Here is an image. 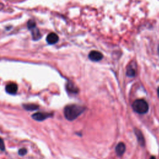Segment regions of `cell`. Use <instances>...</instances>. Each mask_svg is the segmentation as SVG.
<instances>
[{"label": "cell", "mask_w": 159, "mask_h": 159, "mask_svg": "<svg viewBox=\"0 0 159 159\" xmlns=\"http://www.w3.org/2000/svg\"><path fill=\"white\" fill-rule=\"evenodd\" d=\"M158 54H159V45L158 47Z\"/></svg>", "instance_id": "ac0fdd59"}, {"label": "cell", "mask_w": 159, "mask_h": 159, "mask_svg": "<svg viewBox=\"0 0 159 159\" xmlns=\"http://www.w3.org/2000/svg\"><path fill=\"white\" fill-rule=\"evenodd\" d=\"M4 149H5V146L4 144V141L1 137H0V150L4 151Z\"/></svg>", "instance_id": "9a60e30c"}, {"label": "cell", "mask_w": 159, "mask_h": 159, "mask_svg": "<svg viewBox=\"0 0 159 159\" xmlns=\"http://www.w3.org/2000/svg\"><path fill=\"white\" fill-rule=\"evenodd\" d=\"M23 107L28 111H34L39 108V106L35 104H26L23 105Z\"/></svg>", "instance_id": "7c38bea8"}, {"label": "cell", "mask_w": 159, "mask_h": 159, "mask_svg": "<svg viewBox=\"0 0 159 159\" xmlns=\"http://www.w3.org/2000/svg\"><path fill=\"white\" fill-rule=\"evenodd\" d=\"M157 95H158V97L159 98V87L157 88Z\"/></svg>", "instance_id": "2e32d148"}, {"label": "cell", "mask_w": 159, "mask_h": 159, "mask_svg": "<svg viewBox=\"0 0 159 159\" xmlns=\"http://www.w3.org/2000/svg\"><path fill=\"white\" fill-rule=\"evenodd\" d=\"M132 107L136 113L140 114H146L149 111V104L146 100L143 99H139L134 101Z\"/></svg>", "instance_id": "7a4b0ae2"}, {"label": "cell", "mask_w": 159, "mask_h": 159, "mask_svg": "<svg viewBox=\"0 0 159 159\" xmlns=\"http://www.w3.org/2000/svg\"><path fill=\"white\" fill-rule=\"evenodd\" d=\"M52 114L50 113H34V114L32 115V118H33L34 119L38 121H42L47 118H50V116H52Z\"/></svg>", "instance_id": "277c9868"}, {"label": "cell", "mask_w": 159, "mask_h": 159, "mask_svg": "<svg viewBox=\"0 0 159 159\" xmlns=\"http://www.w3.org/2000/svg\"><path fill=\"white\" fill-rule=\"evenodd\" d=\"M85 109V108L80 105H68L64 109V116L67 120L72 121L76 119L79 116H80Z\"/></svg>", "instance_id": "6da1fadb"}, {"label": "cell", "mask_w": 159, "mask_h": 159, "mask_svg": "<svg viewBox=\"0 0 159 159\" xmlns=\"http://www.w3.org/2000/svg\"><path fill=\"white\" fill-rule=\"evenodd\" d=\"M59 36L57 35V34L54 33H51L48 34V35L47 36L46 40L47 42V43L50 45H53L56 44L57 42L59 41Z\"/></svg>", "instance_id": "8992f818"}, {"label": "cell", "mask_w": 159, "mask_h": 159, "mask_svg": "<svg viewBox=\"0 0 159 159\" xmlns=\"http://www.w3.org/2000/svg\"><path fill=\"white\" fill-rule=\"evenodd\" d=\"M67 89L68 92H70L72 93L77 94L78 93L79 89L77 87H76L75 84H73L72 82H68L67 84Z\"/></svg>", "instance_id": "30bf717a"}, {"label": "cell", "mask_w": 159, "mask_h": 159, "mask_svg": "<svg viewBox=\"0 0 159 159\" xmlns=\"http://www.w3.org/2000/svg\"><path fill=\"white\" fill-rule=\"evenodd\" d=\"M31 31L32 37H33V39L34 40H38L41 38L42 35L39 29H38L35 27L34 29H31Z\"/></svg>", "instance_id": "8fae6325"}, {"label": "cell", "mask_w": 159, "mask_h": 159, "mask_svg": "<svg viewBox=\"0 0 159 159\" xmlns=\"http://www.w3.org/2000/svg\"><path fill=\"white\" fill-rule=\"evenodd\" d=\"M27 26H28V29L29 30H31V29H34V28L36 27V24H35V22L34 20L31 19L28 22Z\"/></svg>", "instance_id": "4fadbf2b"}, {"label": "cell", "mask_w": 159, "mask_h": 159, "mask_svg": "<svg viewBox=\"0 0 159 159\" xmlns=\"http://www.w3.org/2000/svg\"><path fill=\"white\" fill-rule=\"evenodd\" d=\"M126 75L128 77H134L136 75V66L133 65V63H131L128 67H127Z\"/></svg>", "instance_id": "ba28073f"}, {"label": "cell", "mask_w": 159, "mask_h": 159, "mask_svg": "<svg viewBox=\"0 0 159 159\" xmlns=\"http://www.w3.org/2000/svg\"><path fill=\"white\" fill-rule=\"evenodd\" d=\"M116 153L118 157H121L126 151V145L123 142H119L116 147Z\"/></svg>", "instance_id": "9c48e42d"}, {"label": "cell", "mask_w": 159, "mask_h": 159, "mask_svg": "<svg viewBox=\"0 0 159 159\" xmlns=\"http://www.w3.org/2000/svg\"><path fill=\"white\" fill-rule=\"evenodd\" d=\"M18 87L16 83H10L8 84L6 87V91L8 93L14 94H16L18 92Z\"/></svg>", "instance_id": "52a82bcc"}, {"label": "cell", "mask_w": 159, "mask_h": 159, "mask_svg": "<svg viewBox=\"0 0 159 159\" xmlns=\"http://www.w3.org/2000/svg\"><path fill=\"white\" fill-rule=\"evenodd\" d=\"M88 57L93 62H99L101 60H102L103 58V55L99 51L92 50L89 52Z\"/></svg>", "instance_id": "3957f363"}, {"label": "cell", "mask_w": 159, "mask_h": 159, "mask_svg": "<svg viewBox=\"0 0 159 159\" xmlns=\"http://www.w3.org/2000/svg\"><path fill=\"white\" fill-rule=\"evenodd\" d=\"M134 133H135V135L136 136L137 139V141H138V142H139V144L142 147L145 146V144H146L145 139H144V135H143L141 131L137 128H135L134 129Z\"/></svg>", "instance_id": "5b68a950"}, {"label": "cell", "mask_w": 159, "mask_h": 159, "mask_svg": "<svg viewBox=\"0 0 159 159\" xmlns=\"http://www.w3.org/2000/svg\"><path fill=\"white\" fill-rule=\"evenodd\" d=\"M150 159H156V158L154 156H152Z\"/></svg>", "instance_id": "e0dca14e"}, {"label": "cell", "mask_w": 159, "mask_h": 159, "mask_svg": "<svg viewBox=\"0 0 159 159\" xmlns=\"http://www.w3.org/2000/svg\"><path fill=\"white\" fill-rule=\"evenodd\" d=\"M18 153L19 155H20L21 156H23L27 153V150H26V149H24V148H23V149H21L20 150H19Z\"/></svg>", "instance_id": "5bb4252c"}]
</instances>
